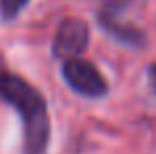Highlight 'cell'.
I'll list each match as a JSON object with an SVG mask.
<instances>
[{"mask_svg":"<svg viewBox=\"0 0 156 154\" xmlns=\"http://www.w3.org/2000/svg\"><path fill=\"white\" fill-rule=\"evenodd\" d=\"M0 99L21 118L23 154H47L51 141V118L44 95L23 76L11 72L0 55Z\"/></svg>","mask_w":156,"mask_h":154,"instance_id":"cell-1","label":"cell"},{"mask_svg":"<svg viewBox=\"0 0 156 154\" xmlns=\"http://www.w3.org/2000/svg\"><path fill=\"white\" fill-rule=\"evenodd\" d=\"M61 76L66 80V84L82 97L89 99H99L108 95V82L104 74L87 59H66L61 66Z\"/></svg>","mask_w":156,"mask_h":154,"instance_id":"cell-2","label":"cell"},{"mask_svg":"<svg viewBox=\"0 0 156 154\" xmlns=\"http://www.w3.org/2000/svg\"><path fill=\"white\" fill-rule=\"evenodd\" d=\"M91 38V32L84 19L80 17H66L55 34L53 40V55L59 59H74L87 49Z\"/></svg>","mask_w":156,"mask_h":154,"instance_id":"cell-3","label":"cell"},{"mask_svg":"<svg viewBox=\"0 0 156 154\" xmlns=\"http://www.w3.org/2000/svg\"><path fill=\"white\" fill-rule=\"evenodd\" d=\"M99 27L105 34H110L116 42L129 47V49H146L148 47V36L139 30V27L125 23L120 19H110V21H97Z\"/></svg>","mask_w":156,"mask_h":154,"instance_id":"cell-4","label":"cell"},{"mask_svg":"<svg viewBox=\"0 0 156 154\" xmlns=\"http://www.w3.org/2000/svg\"><path fill=\"white\" fill-rule=\"evenodd\" d=\"M133 4V0H99L97 6V21H110V19H120V15Z\"/></svg>","mask_w":156,"mask_h":154,"instance_id":"cell-5","label":"cell"},{"mask_svg":"<svg viewBox=\"0 0 156 154\" xmlns=\"http://www.w3.org/2000/svg\"><path fill=\"white\" fill-rule=\"evenodd\" d=\"M30 0H0V17L2 21H13L27 6Z\"/></svg>","mask_w":156,"mask_h":154,"instance_id":"cell-6","label":"cell"},{"mask_svg":"<svg viewBox=\"0 0 156 154\" xmlns=\"http://www.w3.org/2000/svg\"><path fill=\"white\" fill-rule=\"evenodd\" d=\"M148 78H150V87H152V91H154V95H156V63L150 66V70H148Z\"/></svg>","mask_w":156,"mask_h":154,"instance_id":"cell-7","label":"cell"}]
</instances>
